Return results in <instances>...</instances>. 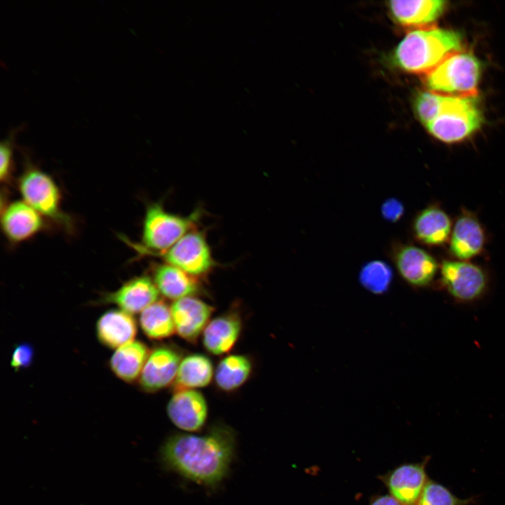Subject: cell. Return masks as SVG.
Wrapping results in <instances>:
<instances>
[{
    "instance_id": "obj_32",
    "label": "cell",
    "mask_w": 505,
    "mask_h": 505,
    "mask_svg": "<svg viewBox=\"0 0 505 505\" xmlns=\"http://www.w3.org/2000/svg\"><path fill=\"white\" fill-rule=\"evenodd\" d=\"M371 505H403L394 497L385 495L377 498Z\"/></svg>"
},
{
    "instance_id": "obj_18",
    "label": "cell",
    "mask_w": 505,
    "mask_h": 505,
    "mask_svg": "<svg viewBox=\"0 0 505 505\" xmlns=\"http://www.w3.org/2000/svg\"><path fill=\"white\" fill-rule=\"evenodd\" d=\"M96 333L102 344L118 349L133 341L137 325L131 314L122 310H111L98 319Z\"/></svg>"
},
{
    "instance_id": "obj_5",
    "label": "cell",
    "mask_w": 505,
    "mask_h": 505,
    "mask_svg": "<svg viewBox=\"0 0 505 505\" xmlns=\"http://www.w3.org/2000/svg\"><path fill=\"white\" fill-rule=\"evenodd\" d=\"M198 213L182 217L167 212L161 203L147 207L142 224V243L131 244L140 253L152 255L164 252L193 230Z\"/></svg>"
},
{
    "instance_id": "obj_8",
    "label": "cell",
    "mask_w": 505,
    "mask_h": 505,
    "mask_svg": "<svg viewBox=\"0 0 505 505\" xmlns=\"http://www.w3.org/2000/svg\"><path fill=\"white\" fill-rule=\"evenodd\" d=\"M150 255L159 257L165 263L195 277L207 274L215 265L206 236L195 230L188 232L167 250Z\"/></svg>"
},
{
    "instance_id": "obj_15",
    "label": "cell",
    "mask_w": 505,
    "mask_h": 505,
    "mask_svg": "<svg viewBox=\"0 0 505 505\" xmlns=\"http://www.w3.org/2000/svg\"><path fill=\"white\" fill-rule=\"evenodd\" d=\"M159 290L152 278L140 276L125 282L116 290L106 294L104 303L114 304L130 314L142 312L156 302Z\"/></svg>"
},
{
    "instance_id": "obj_13",
    "label": "cell",
    "mask_w": 505,
    "mask_h": 505,
    "mask_svg": "<svg viewBox=\"0 0 505 505\" xmlns=\"http://www.w3.org/2000/svg\"><path fill=\"white\" fill-rule=\"evenodd\" d=\"M180 354L168 346H160L149 353L138 379L141 388L147 392L159 391L175 380Z\"/></svg>"
},
{
    "instance_id": "obj_2",
    "label": "cell",
    "mask_w": 505,
    "mask_h": 505,
    "mask_svg": "<svg viewBox=\"0 0 505 505\" xmlns=\"http://www.w3.org/2000/svg\"><path fill=\"white\" fill-rule=\"evenodd\" d=\"M462 50L459 33L433 25L408 32L396 47L393 61L406 72L426 75L447 57Z\"/></svg>"
},
{
    "instance_id": "obj_26",
    "label": "cell",
    "mask_w": 505,
    "mask_h": 505,
    "mask_svg": "<svg viewBox=\"0 0 505 505\" xmlns=\"http://www.w3.org/2000/svg\"><path fill=\"white\" fill-rule=\"evenodd\" d=\"M392 278L391 267L382 260H372L366 263L359 274V281L363 286L375 294L386 292Z\"/></svg>"
},
{
    "instance_id": "obj_9",
    "label": "cell",
    "mask_w": 505,
    "mask_h": 505,
    "mask_svg": "<svg viewBox=\"0 0 505 505\" xmlns=\"http://www.w3.org/2000/svg\"><path fill=\"white\" fill-rule=\"evenodd\" d=\"M390 254L399 275L411 286L427 287L439 273L440 263L436 258L415 245L396 242Z\"/></svg>"
},
{
    "instance_id": "obj_21",
    "label": "cell",
    "mask_w": 505,
    "mask_h": 505,
    "mask_svg": "<svg viewBox=\"0 0 505 505\" xmlns=\"http://www.w3.org/2000/svg\"><path fill=\"white\" fill-rule=\"evenodd\" d=\"M153 281L159 292L175 300L190 297L200 289L195 276L166 263L155 267Z\"/></svg>"
},
{
    "instance_id": "obj_25",
    "label": "cell",
    "mask_w": 505,
    "mask_h": 505,
    "mask_svg": "<svg viewBox=\"0 0 505 505\" xmlns=\"http://www.w3.org/2000/svg\"><path fill=\"white\" fill-rule=\"evenodd\" d=\"M140 325L150 339H162L175 331L170 307L163 301H156L141 312Z\"/></svg>"
},
{
    "instance_id": "obj_6",
    "label": "cell",
    "mask_w": 505,
    "mask_h": 505,
    "mask_svg": "<svg viewBox=\"0 0 505 505\" xmlns=\"http://www.w3.org/2000/svg\"><path fill=\"white\" fill-rule=\"evenodd\" d=\"M439 283L454 301L471 303L481 299L489 286V276L480 265L454 259L440 262Z\"/></svg>"
},
{
    "instance_id": "obj_31",
    "label": "cell",
    "mask_w": 505,
    "mask_h": 505,
    "mask_svg": "<svg viewBox=\"0 0 505 505\" xmlns=\"http://www.w3.org/2000/svg\"><path fill=\"white\" fill-rule=\"evenodd\" d=\"M382 217L389 222H396L404 215L405 208L403 203L396 198L386 199L382 205Z\"/></svg>"
},
{
    "instance_id": "obj_14",
    "label": "cell",
    "mask_w": 505,
    "mask_h": 505,
    "mask_svg": "<svg viewBox=\"0 0 505 505\" xmlns=\"http://www.w3.org/2000/svg\"><path fill=\"white\" fill-rule=\"evenodd\" d=\"M1 229L13 243L29 240L44 227L43 217L24 201L8 204L1 215Z\"/></svg>"
},
{
    "instance_id": "obj_24",
    "label": "cell",
    "mask_w": 505,
    "mask_h": 505,
    "mask_svg": "<svg viewBox=\"0 0 505 505\" xmlns=\"http://www.w3.org/2000/svg\"><path fill=\"white\" fill-rule=\"evenodd\" d=\"M251 371L252 363L247 356L229 355L218 363L215 373V382L223 391H234L248 380Z\"/></svg>"
},
{
    "instance_id": "obj_23",
    "label": "cell",
    "mask_w": 505,
    "mask_h": 505,
    "mask_svg": "<svg viewBox=\"0 0 505 505\" xmlns=\"http://www.w3.org/2000/svg\"><path fill=\"white\" fill-rule=\"evenodd\" d=\"M212 362L206 356L194 354L182 359L174 380L175 391L208 386L213 377Z\"/></svg>"
},
{
    "instance_id": "obj_20",
    "label": "cell",
    "mask_w": 505,
    "mask_h": 505,
    "mask_svg": "<svg viewBox=\"0 0 505 505\" xmlns=\"http://www.w3.org/2000/svg\"><path fill=\"white\" fill-rule=\"evenodd\" d=\"M241 327V318L236 314L215 318L203 330V343L206 349L214 355L228 353L236 343Z\"/></svg>"
},
{
    "instance_id": "obj_10",
    "label": "cell",
    "mask_w": 505,
    "mask_h": 505,
    "mask_svg": "<svg viewBox=\"0 0 505 505\" xmlns=\"http://www.w3.org/2000/svg\"><path fill=\"white\" fill-rule=\"evenodd\" d=\"M487 241L486 230L477 214L462 208L453 222L447 243L451 258L470 261L484 252Z\"/></svg>"
},
{
    "instance_id": "obj_22",
    "label": "cell",
    "mask_w": 505,
    "mask_h": 505,
    "mask_svg": "<svg viewBox=\"0 0 505 505\" xmlns=\"http://www.w3.org/2000/svg\"><path fill=\"white\" fill-rule=\"evenodd\" d=\"M147 345L133 341L116 349L109 365L114 375L126 382L139 379L149 355Z\"/></svg>"
},
{
    "instance_id": "obj_11",
    "label": "cell",
    "mask_w": 505,
    "mask_h": 505,
    "mask_svg": "<svg viewBox=\"0 0 505 505\" xmlns=\"http://www.w3.org/2000/svg\"><path fill=\"white\" fill-rule=\"evenodd\" d=\"M453 222L445 210L438 203L428 205L419 211L412 222L414 239L427 247L447 245Z\"/></svg>"
},
{
    "instance_id": "obj_30",
    "label": "cell",
    "mask_w": 505,
    "mask_h": 505,
    "mask_svg": "<svg viewBox=\"0 0 505 505\" xmlns=\"http://www.w3.org/2000/svg\"><path fill=\"white\" fill-rule=\"evenodd\" d=\"M34 357L33 348L27 343L18 344L13 350L11 357V366L15 370L28 367Z\"/></svg>"
},
{
    "instance_id": "obj_1",
    "label": "cell",
    "mask_w": 505,
    "mask_h": 505,
    "mask_svg": "<svg viewBox=\"0 0 505 505\" xmlns=\"http://www.w3.org/2000/svg\"><path fill=\"white\" fill-rule=\"evenodd\" d=\"M235 433L228 426H215L203 435L176 433L164 443L161 458L182 476L214 486L226 476L235 450Z\"/></svg>"
},
{
    "instance_id": "obj_29",
    "label": "cell",
    "mask_w": 505,
    "mask_h": 505,
    "mask_svg": "<svg viewBox=\"0 0 505 505\" xmlns=\"http://www.w3.org/2000/svg\"><path fill=\"white\" fill-rule=\"evenodd\" d=\"M14 134L11 133L8 137L0 144V178L1 181H7L12 168V142Z\"/></svg>"
},
{
    "instance_id": "obj_7",
    "label": "cell",
    "mask_w": 505,
    "mask_h": 505,
    "mask_svg": "<svg viewBox=\"0 0 505 505\" xmlns=\"http://www.w3.org/2000/svg\"><path fill=\"white\" fill-rule=\"evenodd\" d=\"M22 200L43 217L68 225L61 209V194L55 180L43 170L29 167L18 181Z\"/></svg>"
},
{
    "instance_id": "obj_16",
    "label": "cell",
    "mask_w": 505,
    "mask_h": 505,
    "mask_svg": "<svg viewBox=\"0 0 505 505\" xmlns=\"http://www.w3.org/2000/svg\"><path fill=\"white\" fill-rule=\"evenodd\" d=\"M170 310L178 335L194 342L209 323L213 308L190 296L175 300Z\"/></svg>"
},
{
    "instance_id": "obj_28",
    "label": "cell",
    "mask_w": 505,
    "mask_h": 505,
    "mask_svg": "<svg viewBox=\"0 0 505 505\" xmlns=\"http://www.w3.org/2000/svg\"><path fill=\"white\" fill-rule=\"evenodd\" d=\"M442 97L443 94L430 90L422 91L415 97L414 102L415 114L425 126L434 119Z\"/></svg>"
},
{
    "instance_id": "obj_12",
    "label": "cell",
    "mask_w": 505,
    "mask_h": 505,
    "mask_svg": "<svg viewBox=\"0 0 505 505\" xmlns=\"http://www.w3.org/2000/svg\"><path fill=\"white\" fill-rule=\"evenodd\" d=\"M170 420L187 432L199 431L208 417V404L205 397L194 389L175 391L167 405Z\"/></svg>"
},
{
    "instance_id": "obj_3",
    "label": "cell",
    "mask_w": 505,
    "mask_h": 505,
    "mask_svg": "<svg viewBox=\"0 0 505 505\" xmlns=\"http://www.w3.org/2000/svg\"><path fill=\"white\" fill-rule=\"evenodd\" d=\"M483 116L476 96L443 94L434 119L425 127L436 140L454 144L464 141L478 130Z\"/></svg>"
},
{
    "instance_id": "obj_27",
    "label": "cell",
    "mask_w": 505,
    "mask_h": 505,
    "mask_svg": "<svg viewBox=\"0 0 505 505\" xmlns=\"http://www.w3.org/2000/svg\"><path fill=\"white\" fill-rule=\"evenodd\" d=\"M466 501L454 496L447 489L434 482H427L418 505H465Z\"/></svg>"
},
{
    "instance_id": "obj_19",
    "label": "cell",
    "mask_w": 505,
    "mask_h": 505,
    "mask_svg": "<svg viewBox=\"0 0 505 505\" xmlns=\"http://www.w3.org/2000/svg\"><path fill=\"white\" fill-rule=\"evenodd\" d=\"M424 466L421 464H405L389 476L387 484L393 497L403 505L418 504L426 484Z\"/></svg>"
},
{
    "instance_id": "obj_4",
    "label": "cell",
    "mask_w": 505,
    "mask_h": 505,
    "mask_svg": "<svg viewBox=\"0 0 505 505\" xmlns=\"http://www.w3.org/2000/svg\"><path fill=\"white\" fill-rule=\"evenodd\" d=\"M481 64L471 53L460 50L443 60L425 75L431 91L453 96H476Z\"/></svg>"
},
{
    "instance_id": "obj_17",
    "label": "cell",
    "mask_w": 505,
    "mask_h": 505,
    "mask_svg": "<svg viewBox=\"0 0 505 505\" xmlns=\"http://www.w3.org/2000/svg\"><path fill=\"white\" fill-rule=\"evenodd\" d=\"M446 4L442 0L391 1L389 8L399 25L420 29L433 26L443 13Z\"/></svg>"
}]
</instances>
